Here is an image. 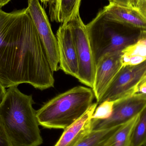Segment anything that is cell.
<instances>
[{
	"label": "cell",
	"mask_w": 146,
	"mask_h": 146,
	"mask_svg": "<svg viewBox=\"0 0 146 146\" xmlns=\"http://www.w3.org/2000/svg\"><path fill=\"white\" fill-rule=\"evenodd\" d=\"M7 90L0 82V105L1 104L6 96Z\"/></svg>",
	"instance_id": "23"
},
{
	"label": "cell",
	"mask_w": 146,
	"mask_h": 146,
	"mask_svg": "<svg viewBox=\"0 0 146 146\" xmlns=\"http://www.w3.org/2000/svg\"><path fill=\"white\" fill-rule=\"evenodd\" d=\"M146 61V46L138 42L126 47L121 51L122 67L135 66Z\"/></svg>",
	"instance_id": "15"
},
{
	"label": "cell",
	"mask_w": 146,
	"mask_h": 146,
	"mask_svg": "<svg viewBox=\"0 0 146 146\" xmlns=\"http://www.w3.org/2000/svg\"><path fill=\"white\" fill-rule=\"evenodd\" d=\"M55 1V0H49V1L53 2H54Z\"/></svg>",
	"instance_id": "28"
},
{
	"label": "cell",
	"mask_w": 146,
	"mask_h": 146,
	"mask_svg": "<svg viewBox=\"0 0 146 146\" xmlns=\"http://www.w3.org/2000/svg\"><path fill=\"white\" fill-rule=\"evenodd\" d=\"M111 115L104 120H92V131L117 128L139 115L146 106V94H134L114 101Z\"/></svg>",
	"instance_id": "6"
},
{
	"label": "cell",
	"mask_w": 146,
	"mask_h": 146,
	"mask_svg": "<svg viewBox=\"0 0 146 146\" xmlns=\"http://www.w3.org/2000/svg\"><path fill=\"white\" fill-rule=\"evenodd\" d=\"M32 95L21 92L18 86L7 90L0 105V121L13 146H39L43 139L33 108Z\"/></svg>",
	"instance_id": "2"
},
{
	"label": "cell",
	"mask_w": 146,
	"mask_h": 146,
	"mask_svg": "<svg viewBox=\"0 0 146 146\" xmlns=\"http://www.w3.org/2000/svg\"><path fill=\"white\" fill-rule=\"evenodd\" d=\"M108 1H114V0H108Z\"/></svg>",
	"instance_id": "29"
},
{
	"label": "cell",
	"mask_w": 146,
	"mask_h": 146,
	"mask_svg": "<svg viewBox=\"0 0 146 146\" xmlns=\"http://www.w3.org/2000/svg\"><path fill=\"white\" fill-rule=\"evenodd\" d=\"M0 146H13L0 121Z\"/></svg>",
	"instance_id": "20"
},
{
	"label": "cell",
	"mask_w": 146,
	"mask_h": 146,
	"mask_svg": "<svg viewBox=\"0 0 146 146\" xmlns=\"http://www.w3.org/2000/svg\"><path fill=\"white\" fill-rule=\"evenodd\" d=\"M146 144V106L139 114L131 137V146H143Z\"/></svg>",
	"instance_id": "17"
},
{
	"label": "cell",
	"mask_w": 146,
	"mask_h": 146,
	"mask_svg": "<svg viewBox=\"0 0 146 146\" xmlns=\"http://www.w3.org/2000/svg\"><path fill=\"white\" fill-rule=\"evenodd\" d=\"M72 34L79 63L77 79L82 84L92 88L96 62L88 34L86 25L80 14L68 23Z\"/></svg>",
	"instance_id": "5"
},
{
	"label": "cell",
	"mask_w": 146,
	"mask_h": 146,
	"mask_svg": "<svg viewBox=\"0 0 146 146\" xmlns=\"http://www.w3.org/2000/svg\"><path fill=\"white\" fill-rule=\"evenodd\" d=\"M42 42L27 9H0V82L5 88L30 84L41 90L55 80Z\"/></svg>",
	"instance_id": "1"
},
{
	"label": "cell",
	"mask_w": 146,
	"mask_h": 146,
	"mask_svg": "<svg viewBox=\"0 0 146 146\" xmlns=\"http://www.w3.org/2000/svg\"><path fill=\"white\" fill-rule=\"evenodd\" d=\"M86 27L96 65L105 55L122 51L135 43L141 31L109 20L102 10Z\"/></svg>",
	"instance_id": "4"
},
{
	"label": "cell",
	"mask_w": 146,
	"mask_h": 146,
	"mask_svg": "<svg viewBox=\"0 0 146 146\" xmlns=\"http://www.w3.org/2000/svg\"><path fill=\"white\" fill-rule=\"evenodd\" d=\"M28 3L27 9L42 42L51 69L57 72L59 66L57 39L48 16L38 0H28Z\"/></svg>",
	"instance_id": "7"
},
{
	"label": "cell",
	"mask_w": 146,
	"mask_h": 146,
	"mask_svg": "<svg viewBox=\"0 0 146 146\" xmlns=\"http://www.w3.org/2000/svg\"><path fill=\"white\" fill-rule=\"evenodd\" d=\"M119 128L92 131L75 146H103Z\"/></svg>",
	"instance_id": "16"
},
{
	"label": "cell",
	"mask_w": 146,
	"mask_h": 146,
	"mask_svg": "<svg viewBox=\"0 0 146 146\" xmlns=\"http://www.w3.org/2000/svg\"><path fill=\"white\" fill-rule=\"evenodd\" d=\"M139 0H129V6L133 8L136 9Z\"/></svg>",
	"instance_id": "25"
},
{
	"label": "cell",
	"mask_w": 146,
	"mask_h": 146,
	"mask_svg": "<svg viewBox=\"0 0 146 146\" xmlns=\"http://www.w3.org/2000/svg\"><path fill=\"white\" fill-rule=\"evenodd\" d=\"M114 2L126 7H129V0H114Z\"/></svg>",
	"instance_id": "24"
},
{
	"label": "cell",
	"mask_w": 146,
	"mask_h": 146,
	"mask_svg": "<svg viewBox=\"0 0 146 146\" xmlns=\"http://www.w3.org/2000/svg\"><path fill=\"white\" fill-rule=\"evenodd\" d=\"M81 0H55L51 10V19L67 24L80 14Z\"/></svg>",
	"instance_id": "13"
},
{
	"label": "cell",
	"mask_w": 146,
	"mask_h": 146,
	"mask_svg": "<svg viewBox=\"0 0 146 146\" xmlns=\"http://www.w3.org/2000/svg\"><path fill=\"white\" fill-rule=\"evenodd\" d=\"M102 11L109 20L132 29L146 30V19L136 9L110 1Z\"/></svg>",
	"instance_id": "11"
},
{
	"label": "cell",
	"mask_w": 146,
	"mask_h": 146,
	"mask_svg": "<svg viewBox=\"0 0 146 146\" xmlns=\"http://www.w3.org/2000/svg\"><path fill=\"white\" fill-rule=\"evenodd\" d=\"M38 1H40L41 2L44 3H45L49 1V0H38Z\"/></svg>",
	"instance_id": "27"
},
{
	"label": "cell",
	"mask_w": 146,
	"mask_h": 146,
	"mask_svg": "<svg viewBox=\"0 0 146 146\" xmlns=\"http://www.w3.org/2000/svg\"><path fill=\"white\" fill-rule=\"evenodd\" d=\"M136 9L146 19V0H139Z\"/></svg>",
	"instance_id": "21"
},
{
	"label": "cell",
	"mask_w": 146,
	"mask_h": 146,
	"mask_svg": "<svg viewBox=\"0 0 146 146\" xmlns=\"http://www.w3.org/2000/svg\"><path fill=\"white\" fill-rule=\"evenodd\" d=\"M137 42L146 46V30L141 31Z\"/></svg>",
	"instance_id": "22"
},
{
	"label": "cell",
	"mask_w": 146,
	"mask_h": 146,
	"mask_svg": "<svg viewBox=\"0 0 146 146\" xmlns=\"http://www.w3.org/2000/svg\"><path fill=\"white\" fill-rule=\"evenodd\" d=\"M11 0H0V8L7 4Z\"/></svg>",
	"instance_id": "26"
},
{
	"label": "cell",
	"mask_w": 146,
	"mask_h": 146,
	"mask_svg": "<svg viewBox=\"0 0 146 146\" xmlns=\"http://www.w3.org/2000/svg\"><path fill=\"white\" fill-rule=\"evenodd\" d=\"M114 104V101H105L99 105L92 116V119L104 120L109 118L113 111Z\"/></svg>",
	"instance_id": "18"
},
{
	"label": "cell",
	"mask_w": 146,
	"mask_h": 146,
	"mask_svg": "<svg viewBox=\"0 0 146 146\" xmlns=\"http://www.w3.org/2000/svg\"><path fill=\"white\" fill-rule=\"evenodd\" d=\"M138 93L146 94V70L135 89L134 94Z\"/></svg>",
	"instance_id": "19"
},
{
	"label": "cell",
	"mask_w": 146,
	"mask_h": 146,
	"mask_svg": "<svg viewBox=\"0 0 146 146\" xmlns=\"http://www.w3.org/2000/svg\"><path fill=\"white\" fill-rule=\"evenodd\" d=\"M121 51L106 54L97 62L93 86L94 96L98 102L122 68Z\"/></svg>",
	"instance_id": "9"
},
{
	"label": "cell",
	"mask_w": 146,
	"mask_h": 146,
	"mask_svg": "<svg viewBox=\"0 0 146 146\" xmlns=\"http://www.w3.org/2000/svg\"><path fill=\"white\" fill-rule=\"evenodd\" d=\"M146 146V144H145V145H144V146Z\"/></svg>",
	"instance_id": "30"
},
{
	"label": "cell",
	"mask_w": 146,
	"mask_h": 146,
	"mask_svg": "<svg viewBox=\"0 0 146 146\" xmlns=\"http://www.w3.org/2000/svg\"><path fill=\"white\" fill-rule=\"evenodd\" d=\"M93 103L87 111L79 119L64 129L54 146H75L92 131V116L98 106Z\"/></svg>",
	"instance_id": "12"
},
{
	"label": "cell",
	"mask_w": 146,
	"mask_h": 146,
	"mask_svg": "<svg viewBox=\"0 0 146 146\" xmlns=\"http://www.w3.org/2000/svg\"><path fill=\"white\" fill-rule=\"evenodd\" d=\"M139 114L120 127L103 146H131V137Z\"/></svg>",
	"instance_id": "14"
},
{
	"label": "cell",
	"mask_w": 146,
	"mask_h": 146,
	"mask_svg": "<svg viewBox=\"0 0 146 146\" xmlns=\"http://www.w3.org/2000/svg\"><path fill=\"white\" fill-rule=\"evenodd\" d=\"M146 70V61L135 66L122 67L106 91L98 105L105 101H115L131 96Z\"/></svg>",
	"instance_id": "8"
},
{
	"label": "cell",
	"mask_w": 146,
	"mask_h": 146,
	"mask_svg": "<svg viewBox=\"0 0 146 146\" xmlns=\"http://www.w3.org/2000/svg\"><path fill=\"white\" fill-rule=\"evenodd\" d=\"M92 88L78 86L56 96L36 111L39 125L65 129L81 117L93 104Z\"/></svg>",
	"instance_id": "3"
},
{
	"label": "cell",
	"mask_w": 146,
	"mask_h": 146,
	"mask_svg": "<svg viewBox=\"0 0 146 146\" xmlns=\"http://www.w3.org/2000/svg\"><path fill=\"white\" fill-rule=\"evenodd\" d=\"M59 56V69L77 79L79 63L74 42L68 23L62 24L56 33Z\"/></svg>",
	"instance_id": "10"
}]
</instances>
